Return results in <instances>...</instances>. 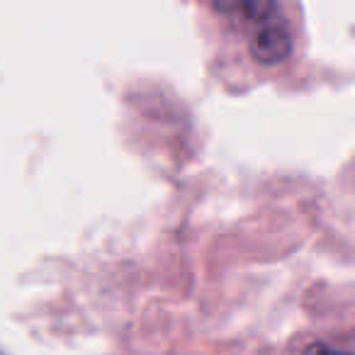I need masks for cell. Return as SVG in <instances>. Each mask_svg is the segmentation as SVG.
<instances>
[{
	"instance_id": "cell-1",
	"label": "cell",
	"mask_w": 355,
	"mask_h": 355,
	"mask_svg": "<svg viewBox=\"0 0 355 355\" xmlns=\"http://www.w3.org/2000/svg\"><path fill=\"white\" fill-rule=\"evenodd\" d=\"M212 8L227 20L241 22L243 30H251L253 35L287 22L277 0H212Z\"/></svg>"
},
{
	"instance_id": "cell-2",
	"label": "cell",
	"mask_w": 355,
	"mask_h": 355,
	"mask_svg": "<svg viewBox=\"0 0 355 355\" xmlns=\"http://www.w3.org/2000/svg\"><path fill=\"white\" fill-rule=\"evenodd\" d=\"M248 51H251V59L263 66H277L287 61L292 54V32L287 22L253 35L248 42Z\"/></svg>"
},
{
	"instance_id": "cell-3",
	"label": "cell",
	"mask_w": 355,
	"mask_h": 355,
	"mask_svg": "<svg viewBox=\"0 0 355 355\" xmlns=\"http://www.w3.org/2000/svg\"><path fill=\"white\" fill-rule=\"evenodd\" d=\"M304 355H353V353L334 348V345H329V343H311L309 348L304 350Z\"/></svg>"
},
{
	"instance_id": "cell-4",
	"label": "cell",
	"mask_w": 355,
	"mask_h": 355,
	"mask_svg": "<svg viewBox=\"0 0 355 355\" xmlns=\"http://www.w3.org/2000/svg\"><path fill=\"white\" fill-rule=\"evenodd\" d=\"M0 355H6V353H0Z\"/></svg>"
}]
</instances>
